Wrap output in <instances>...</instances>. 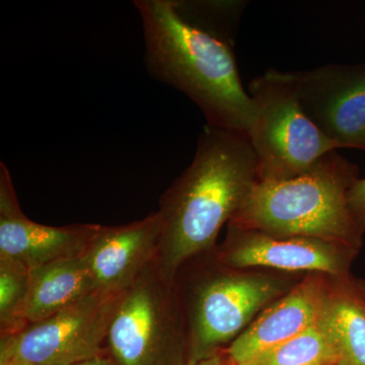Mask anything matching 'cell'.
<instances>
[{
	"mask_svg": "<svg viewBox=\"0 0 365 365\" xmlns=\"http://www.w3.org/2000/svg\"><path fill=\"white\" fill-rule=\"evenodd\" d=\"M339 362L337 346L323 316L318 323L271 350L254 365H339Z\"/></svg>",
	"mask_w": 365,
	"mask_h": 365,
	"instance_id": "2e32d148",
	"label": "cell"
},
{
	"mask_svg": "<svg viewBox=\"0 0 365 365\" xmlns=\"http://www.w3.org/2000/svg\"><path fill=\"white\" fill-rule=\"evenodd\" d=\"M106 348L119 365H191L181 307L157 260L124 290Z\"/></svg>",
	"mask_w": 365,
	"mask_h": 365,
	"instance_id": "8992f818",
	"label": "cell"
},
{
	"mask_svg": "<svg viewBox=\"0 0 365 365\" xmlns=\"http://www.w3.org/2000/svg\"><path fill=\"white\" fill-rule=\"evenodd\" d=\"M249 93L255 118L247 135L259 181L299 176L327 153L338 150L300 107L294 71L269 69L252 81Z\"/></svg>",
	"mask_w": 365,
	"mask_h": 365,
	"instance_id": "5b68a950",
	"label": "cell"
},
{
	"mask_svg": "<svg viewBox=\"0 0 365 365\" xmlns=\"http://www.w3.org/2000/svg\"><path fill=\"white\" fill-rule=\"evenodd\" d=\"M124 292L96 290L20 333L0 338V360L68 365L107 352V337Z\"/></svg>",
	"mask_w": 365,
	"mask_h": 365,
	"instance_id": "52a82bcc",
	"label": "cell"
},
{
	"mask_svg": "<svg viewBox=\"0 0 365 365\" xmlns=\"http://www.w3.org/2000/svg\"><path fill=\"white\" fill-rule=\"evenodd\" d=\"M68 365H119L115 361L109 353L105 352L97 356L91 357V359L81 360V361L74 362Z\"/></svg>",
	"mask_w": 365,
	"mask_h": 365,
	"instance_id": "d6986e66",
	"label": "cell"
},
{
	"mask_svg": "<svg viewBox=\"0 0 365 365\" xmlns=\"http://www.w3.org/2000/svg\"><path fill=\"white\" fill-rule=\"evenodd\" d=\"M348 203L355 222L365 230V178L356 180L348 193Z\"/></svg>",
	"mask_w": 365,
	"mask_h": 365,
	"instance_id": "ac0fdd59",
	"label": "cell"
},
{
	"mask_svg": "<svg viewBox=\"0 0 365 365\" xmlns=\"http://www.w3.org/2000/svg\"><path fill=\"white\" fill-rule=\"evenodd\" d=\"M162 232L158 211L126 225H100L83 254L97 289L124 292L130 287L157 260Z\"/></svg>",
	"mask_w": 365,
	"mask_h": 365,
	"instance_id": "7c38bea8",
	"label": "cell"
},
{
	"mask_svg": "<svg viewBox=\"0 0 365 365\" xmlns=\"http://www.w3.org/2000/svg\"><path fill=\"white\" fill-rule=\"evenodd\" d=\"M143 24L144 61L153 78L182 91L207 126L248 134L255 106L242 86L232 46L180 18L172 0H135Z\"/></svg>",
	"mask_w": 365,
	"mask_h": 365,
	"instance_id": "7a4b0ae2",
	"label": "cell"
},
{
	"mask_svg": "<svg viewBox=\"0 0 365 365\" xmlns=\"http://www.w3.org/2000/svg\"><path fill=\"white\" fill-rule=\"evenodd\" d=\"M338 281L312 273L297 282L289 292L266 307L227 349H222L230 364L254 365L271 350L318 323Z\"/></svg>",
	"mask_w": 365,
	"mask_h": 365,
	"instance_id": "30bf717a",
	"label": "cell"
},
{
	"mask_svg": "<svg viewBox=\"0 0 365 365\" xmlns=\"http://www.w3.org/2000/svg\"><path fill=\"white\" fill-rule=\"evenodd\" d=\"M30 270L18 262L0 257V338L26 328L24 307L29 292Z\"/></svg>",
	"mask_w": 365,
	"mask_h": 365,
	"instance_id": "e0dca14e",
	"label": "cell"
},
{
	"mask_svg": "<svg viewBox=\"0 0 365 365\" xmlns=\"http://www.w3.org/2000/svg\"><path fill=\"white\" fill-rule=\"evenodd\" d=\"M100 225L73 223L50 227L33 222L21 210L11 173L0 163V257L29 270L81 256Z\"/></svg>",
	"mask_w": 365,
	"mask_h": 365,
	"instance_id": "8fae6325",
	"label": "cell"
},
{
	"mask_svg": "<svg viewBox=\"0 0 365 365\" xmlns=\"http://www.w3.org/2000/svg\"><path fill=\"white\" fill-rule=\"evenodd\" d=\"M359 168L337 150L307 172L256 182L227 225L276 237H304L360 250L365 230L355 222L348 193Z\"/></svg>",
	"mask_w": 365,
	"mask_h": 365,
	"instance_id": "3957f363",
	"label": "cell"
},
{
	"mask_svg": "<svg viewBox=\"0 0 365 365\" xmlns=\"http://www.w3.org/2000/svg\"><path fill=\"white\" fill-rule=\"evenodd\" d=\"M191 365H232L228 361L227 356H225V353H223V350H220V351L215 353L213 355H210V356L206 357V359H203L199 360V361L195 362V364Z\"/></svg>",
	"mask_w": 365,
	"mask_h": 365,
	"instance_id": "ffe728a7",
	"label": "cell"
},
{
	"mask_svg": "<svg viewBox=\"0 0 365 365\" xmlns=\"http://www.w3.org/2000/svg\"><path fill=\"white\" fill-rule=\"evenodd\" d=\"M258 165L248 135L206 126L191 165L160 199L163 222L157 263L173 282L192 259L215 249L258 182Z\"/></svg>",
	"mask_w": 365,
	"mask_h": 365,
	"instance_id": "6da1fadb",
	"label": "cell"
},
{
	"mask_svg": "<svg viewBox=\"0 0 365 365\" xmlns=\"http://www.w3.org/2000/svg\"><path fill=\"white\" fill-rule=\"evenodd\" d=\"M172 4L182 21L232 47L248 6L240 0H172Z\"/></svg>",
	"mask_w": 365,
	"mask_h": 365,
	"instance_id": "9a60e30c",
	"label": "cell"
},
{
	"mask_svg": "<svg viewBox=\"0 0 365 365\" xmlns=\"http://www.w3.org/2000/svg\"><path fill=\"white\" fill-rule=\"evenodd\" d=\"M172 283L186 323L191 364L237 339L257 314L295 285L278 276L228 268L213 251L185 264Z\"/></svg>",
	"mask_w": 365,
	"mask_h": 365,
	"instance_id": "277c9868",
	"label": "cell"
},
{
	"mask_svg": "<svg viewBox=\"0 0 365 365\" xmlns=\"http://www.w3.org/2000/svg\"><path fill=\"white\" fill-rule=\"evenodd\" d=\"M96 290L95 279L83 255L32 269L24 322L29 326L49 318Z\"/></svg>",
	"mask_w": 365,
	"mask_h": 365,
	"instance_id": "4fadbf2b",
	"label": "cell"
},
{
	"mask_svg": "<svg viewBox=\"0 0 365 365\" xmlns=\"http://www.w3.org/2000/svg\"><path fill=\"white\" fill-rule=\"evenodd\" d=\"M359 251L313 237H276L228 225L227 239L213 253L220 264L235 270L264 267L346 280Z\"/></svg>",
	"mask_w": 365,
	"mask_h": 365,
	"instance_id": "ba28073f",
	"label": "cell"
},
{
	"mask_svg": "<svg viewBox=\"0 0 365 365\" xmlns=\"http://www.w3.org/2000/svg\"><path fill=\"white\" fill-rule=\"evenodd\" d=\"M325 321L339 352V365H365V285L339 280L327 307Z\"/></svg>",
	"mask_w": 365,
	"mask_h": 365,
	"instance_id": "5bb4252c",
	"label": "cell"
},
{
	"mask_svg": "<svg viewBox=\"0 0 365 365\" xmlns=\"http://www.w3.org/2000/svg\"><path fill=\"white\" fill-rule=\"evenodd\" d=\"M0 365H33V364H28V362L23 361V360L6 359V360H0Z\"/></svg>",
	"mask_w": 365,
	"mask_h": 365,
	"instance_id": "44dd1931",
	"label": "cell"
},
{
	"mask_svg": "<svg viewBox=\"0 0 365 365\" xmlns=\"http://www.w3.org/2000/svg\"><path fill=\"white\" fill-rule=\"evenodd\" d=\"M300 107L340 148L365 151V63L294 71Z\"/></svg>",
	"mask_w": 365,
	"mask_h": 365,
	"instance_id": "9c48e42d",
	"label": "cell"
}]
</instances>
